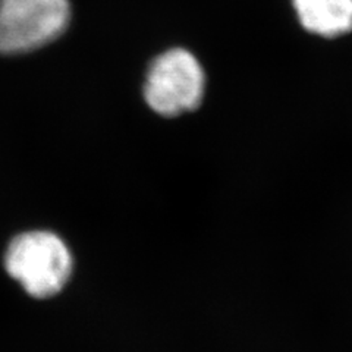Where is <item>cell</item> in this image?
<instances>
[{
  "instance_id": "obj_3",
  "label": "cell",
  "mask_w": 352,
  "mask_h": 352,
  "mask_svg": "<svg viewBox=\"0 0 352 352\" xmlns=\"http://www.w3.org/2000/svg\"><path fill=\"white\" fill-rule=\"evenodd\" d=\"M204 94V72L194 54L172 49L153 60L144 85L147 104L162 116L197 109Z\"/></svg>"
},
{
  "instance_id": "obj_4",
  "label": "cell",
  "mask_w": 352,
  "mask_h": 352,
  "mask_svg": "<svg viewBox=\"0 0 352 352\" xmlns=\"http://www.w3.org/2000/svg\"><path fill=\"white\" fill-rule=\"evenodd\" d=\"M301 25L322 37H338L352 30V0H294Z\"/></svg>"
},
{
  "instance_id": "obj_2",
  "label": "cell",
  "mask_w": 352,
  "mask_h": 352,
  "mask_svg": "<svg viewBox=\"0 0 352 352\" xmlns=\"http://www.w3.org/2000/svg\"><path fill=\"white\" fill-rule=\"evenodd\" d=\"M69 0H0V53L46 46L69 24Z\"/></svg>"
},
{
  "instance_id": "obj_1",
  "label": "cell",
  "mask_w": 352,
  "mask_h": 352,
  "mask_svg": "<svg viewBox=\"0 0 352 352\" xmlns=\"http://www.w3.org/2000/svg\"><path fill=\"white\" fill-rule=\"evenodd\" d=\"M5 267L25 292L37 300L59 294L72 273L69 248L47 230H31L10 242L5 254Z\"/></svg>"
}]
</instances>
